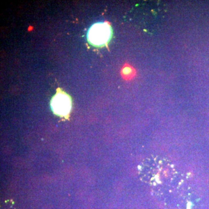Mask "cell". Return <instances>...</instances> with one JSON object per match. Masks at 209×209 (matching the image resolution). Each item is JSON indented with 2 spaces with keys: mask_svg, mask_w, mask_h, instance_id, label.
Wrapping results in <instances>:
<instances>
[{
  "mask_svg": "<svg viewBox=\"0 0 209 209\" xmlns=\"http://www.w3.org/2000/svg\"><path fill=\"white\" fill-rule=\"evenodd\" d=\"M112 29L107 23H97L93 25L88 32L90 43L95 46H102L107 44L111 38Z\"/></svg>",
  "mask_w": 209,
  "mask_h": 209,
  "instance_id": "obj_1",
  "label": "cell"
},
{
  "mask_svg": "<svg viewBox=\"0 0 209 209\" xmlns=\"http://www.w3.org/2000/svg\"><path fill=\"white\" fill-rule=\"evenodd\" d=\"M51 106L55 114L59 116H66L71 111V98L66 93L58 91L51 100Z\"/></svg>",
  "mask_w": 209,
  "mask_h": 209,
  "instance_id": "obj_2",
  "label": "cell"
},
{
  "mask_svg": "<svg viewBox=\"0 0 209 209\" xmlns=\"http://www.w3.org/2000/svg\"><path fill=\"white\" fill-rule=\"evenodd\" d=\"M134 74V69L130 66L124 67L122 70V74L124 77L130 78L133 76Z\"/></svg>",
  "mask_w": 209,
  "mask_h": 209,
  "instance_id": "obj_3",
  "label": "cell"
}]
</instances>
